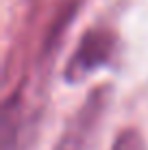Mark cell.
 Instances as JSON below:
<instances>
[{"instance_id":"obj_3","label":"cell","mask_w":148,"mask_h":150,"mask_svg":"<svg viewBox=\"0 0 148 150\" xmlns=\"http://www.w3.org/2000/svg\"><path fill=\"white\" fill-rule=\"evenodd\" d=\"M35 122L33 113L24 111L18 94L9 98L2 115V150H28L35 137Z\"/></svg>"},{"instance_id":"obj_1","label":"cell","mask_w":148,"mask_h":150,"mask_svg":"<svg viewBox=\"0 0 148 150\" xmlns=\"http://www.w3.org/2000/svg\"><path fill=\"white\" fill-rule=\"evenodd\" d=\"M115 44H118V39L111 30L91 28L89 33H85L76 46L72 59L65 65V81L83 83L96 70L105 68L115 52Z\"/></svg>"},{"instance_id":"obj_2","label":"cell","mask_w":148,"mask_h":150,"mask_svg":"<svg viewBox=\"0 0 148 150\" xmlns=\"http://www.w3.org/2000/svg\"><path fill=\"white\" fill-rule=\"evenodd\" d=\"M109 105V89L98 87L85 98L81 109L74 113V117L68 122L65 131L61 133L55 150H87L91 137L100 124V117Z\"/></svg>"},{"instance_id":"obj_4","label":"cell","mask_w":148,"mask_h":150,"mask_svg":"<svg viewBox=\"0 0 148 150\" xmlns=\"http://www.w3.org/2000/svg\"><path fill=\"white\" fill-rule=\"evenodd\" d=\"M111 150H148V146L142 137V133H137L135 128H126L115 137Z\"/></svg>"}]
</instances>
